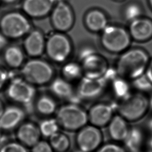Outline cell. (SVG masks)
Returning a JSON list of instances; mask_svg holds the SVG:
<instances>
[{"label":"cell","mask_w":152,"mask_h":152,"mask_svg":"<svg viewBox=\"0 0 152 152\" xmlns=\"http://www.w3.org/2000/svg\"><path fill=\"white\" fill-rule=\"evenodd\" d=\"M42 136L49 137L59 131L60 127L55 118H45L38 125Z\"/></svg>","instance_id":"cell-28"},{"label":"cell","mask_w":152,"mask_h":152,"mask_svg":"<svg viewBox=\"0 0 152 152\" xmlns=\"http://www.w3.org/2000/svg\"><path fill=\"white\" fill-rule=\"evenodd\" d=\"M9 78V75L4 70L0 68V91L5 86Z\"/></svg>","instance_id":"cell-36"},{"label":"cell","mask_w":152,"mask_h":152,"mask_svg":"<svg viewBox=\"0 0 152 152\" xmlns=\"http://www.w3.org/2000/svg\"><path fill=\"white\" fill-rule=\"evenodd\" d=\"M101 128L87 124L77 131L75 142L80 152H95L102 145L103 133Z\"/></svg>","instance_id":"cell-8"},{"label":"cell","mask_w":152,"mask_h":152,"mask_svg":"<svg viewBox=\"0 0 152 152\" xmlns=\"http://www.w3.org/2000/svg\"><path fill=\"white\" fill-rule=\"evenodd\" d=\"M50 91L51 95L56 99L79 104L81 102L69 81L65 79L59 78L53 80L50 86Z\"/></svg>","instance_id":"cell-15"},{"label":"cell","mask_w":152,"mask_h":152,"mask_svg":"<svg viewBox=\"0 0 152 152\" xmlns=\"http://www.w3.org/2000/svg\"><path fill=\"white\" fill-rule=\"evenodd\" d=\"M5 106L4 104L3 103V102L0 99V117L2 115L3 112L4 110Z\"/></svg>","instance_id":"cell-40"},{"label":"cell","mask_w":152,"mask_h":152,"mask_svg":"<svg viewBox=\"0 0 152 152\" xmlns=\"http://www.w3.org/2000/svg\"><path fill=\"white\" fill-rule=\"evenodd\" d=\"M56 99L53 95L47 94L36 97L34 103L37 114L45 118L52 117L55 115L58 108Z\"/></svg>","instance_id":"cell-21"},{"label":"cell","mask_w":152,"mask_h":152,"mask_svg":"<svg viewBox=\"0 0 152 152\" xmlns=\"http://www.w3.org/2000/svg\"><path fill=\"white\" fill-rule=\"evenodd\" d=\"M110 83L112 93L119 101L124 99L131 93V85L127 79L118 76Z\"/></svg>","instance_id":"cell-24"},{"label":"cell","mask_w":152,"mask_h":152,"mask_svg":"<svg viewBox=\"0 0 152 152\" xmlns=\"http://www.w3.org/2000/svg\"><path fill=\"white\" fill-rule=\"evenodd\" d=\"M96 53L95 50L93 48L91 47H86L83 48L81 50L79 54V60L81 61L82 60L86 58V57H88L90 55H92V54Z\"/></svg>","instance_id":"cell-35"},{"label":"cell","mask_w":152,"mask_h":152,"mask_svg":"<svg viewBox=\"0 0 152 152\" xmlns=\"http://www.w3.org/2000/svg\"><path fill=\"white\" fill-rule=\"evenodd\" d=\"M49 142L55 152H67L70 148L69 137L58 131L49 137Z\"/></svg>","instance_id":"cell-26"},{"label":"cell","mask_w":152,"mask_h":152,"mask_svg":"<svg viewBox=\"0 0 152 152\" xmlns=\"http://www.w3.org/2000/svg\"><path fill=\"white\" fill-rule=\"evenodd\" d=\"M118 102H99L89 108L88 113V123L101 128L106 127L116 112Z\"/></svg>","instance_id":"cell-11"},{"label":"cell","mask_w":152,"mask_h":152,"mask_svg":"<svg viewBox=\"0 0 152 152\" xmlns=\"http://www.w3.org/2000/svg\"><path fill=\"white\" fill-rule=\"evenodd\" d=\"M118 74L116 68L108 67L105 72L104 74L103 78L108 83H112L113 81L118 77Z\"/></svg>","instance_id":"cell-34"},{"label":"cell","mask_w":152,"mask_h":152,"mask_svg":"<svg viewBox=\"0 0 152 152\" xmlns=\"http://www.w3.org/2000/svg\"><path fill=\"white\" fill-rule=\"evenodd\" d=\"M6 95L7 99L14 104L23 106L34 103L37 96L34 86L24 79H13L9 83Z\"/></svg>","instance_id":"cell-7"},{"label":"cell","mask_w":152,"mask_h":152,"mask_svg":"<svg viewBox=\"0 0 152 152\" xmlns=\"http://www.w3.org/2000/svg\"><path fill=\"white\" fill-rule=\"evenodd\" d=\"M26 118L25 110L21 106L12 104L5 106L0 117V128L4 132L15 131Z\"/></svg>","instance_id":"cell-12"},{"label":"cell","mask_w":152,"mask_h":152,"mask_svg":"<svg viewBox=\"0 0 152 152\" xmlns=\"http://www.w3.org/2000/svg\"><path fill=\"white\" fill-rule=\"evenodd\" d=\"M7 37L1 32H0V50L4 48L7 45Z\"/></svg>","instance_id":"cell-38"},{"label":"cell","mask_w":152,"mask_h":152,"mask_svg":"<svg viewBox=\"0 0 152 152\" xmlns=\"http://www.w3.org/2000/svg\"><path fill=\"white\" fill-rule=\"evenodd\" d=\"M95 152H127L125 148L117 142L102 144Z\"/></svg>","instance_id":"cell-32"},{"label":"cell","mask_w":152,"mask_h":152,"mask_svg":"<svg viewBox=\"0 0 152 152\" xmlns=\"http://www.w3.org/2000/svg\"><path fill=\"white\" fill-rule=\"evenodd\" d=\"M119 1H121V0H119Z\"/></svg>","instance_id":"cell-49"},{"label":"cell","mask_w":152,"mask_h":152,"mask_svg":"<svg viewBox=\"0 0 152 152\" xmlns=\"http://www.w3.org/2000/svg\"><path fill=\"white\" fill-rule=\"evenodd\" d=\"M149 110L148 97L145 94L137 92L119 101L116 112L128 123H133L143 118Z\"/></svg>","instance_id":"cell-3"},{"label":"cell","mask_w":152,"mask_h":152,"mask_svg":"<svg viewBox=\"0 0 152 152\" xmlns=\"http://www.w3.org/2000/svg\"><path fill=\"white\" fill-rule=\"evenodd\" d=\"M145 133L138 127H130L127 137L123 142L127 152H140L145 144Z\"/></svg>","instance_id":"cell-22"},{"label":"cell","mask_w":152,"mask_h":152,"mask_svg":"<svg viewBox=\"0 0 152 152\" xmlns=\"http://www.w3.org/2000/svg\"><path fill=\"white\" fill-rule=\"evenodd\" d=\"M45 37L39 30L29 32L23 42L26 52L33 57H39L42 54L45 49Z\"/></svg>","instance_id":"cell-19"},{"label":"cell","mask_w":152,"mask_h":152,"mask_svg":"<svg viewBox=\"0 0 152 152\" xmlns=\"http://www.w3.org/2000/svg\"><path fill=\"white\" fill-rule=\"evenodd\" d=\"M18 141L31 148L41 140L42 135L39 126L31 121H24L16 130Z\"/></svg>","instance_id":"cell-16"},{"label":"cell","mask_w":152,"mask_h":152,"mask_svg":"<svg viewBox=\"0 0 152 152\" xmlns=\"http://www.w3.org/2000/svg\"><path fill=\"white\" fill-rule=\"evenodd\" d=\"M143 9L141 5L137 2L128 3L123 11V16L127 21L131 22L142 17Z\"/></svg>","instance_id":"cell-29"},{"label":"cell","mask_w":152,"mask_h":152,"mask_svg":"<svg viewBox=\"0 0 152 152\" xmlns=\"http://www.w3.org/2000/svg\"><path fill=\"white\" fill-rule=\"evenodd\" d=\"M45 51L52 61L62 63L71 54L72 44L69 39L63 34H53L46 42Z\"/></svg>","instance_id":"cell-9"},{"label":"cell","mask_w":152,"mask_h":152,"mask_svg":"<svg viewBox=\"0 0 152 152\" xmlns=\"http://www.w3.org/2000/svg\"><path fill=\"white\" fill-rule=\"evenodd\" d=\"M21 72L23 79L34 86H42L50 83L54 75L51 66L39 59H31L27 62Z\"/></svg>","instance_id":"cell-5"},{"label":"cell","mask_w":152,"mask_h":152,"mask_svg":"<svg viewBox=\"0 0 152 152\" xmlns=\"http://www.w3.org/2000/svg\"><path fill=\"white\" fill-rule=\"evenodd\" d=\"M0 152H30L27 147L16 141H8L0 147Z\"/></svg>","instance_id":"cell-31"},{"label":"cell","mask_w":152,"mask_h":152,"mask_svg":"<svg viewBox=\"0 0 152 152\" xmlns=\"http://www.w3.org/2000/svg\"><path fill=\"white\" fill-rule=\"evenodd\" d=\"M81 61L83 68V76L90 78H99L108 68L106 60L96 52Z\"/></svg>","instance_id":"cell-14"},{"label":"cell","mask_w":152,"mask_h":152,"mask_svg":"<svg viewBox=\"0 0 152 152\" xmlns=\"http://www.w3.org/2000/svg\"><path fill=\"white\" fill-rule=\"evenodd\" d=\"M4 58L10 67L16 68L19 67L23 63L24 54L19 47L13 45L8 47L5 50Z\"/></svg>","instance_id":"cell-25"},{"label":"cell","mask_w":152,"mask_h":152,"mask_svg":"<svg viewBox=\"0 0 152 152\" xmlns=\"http://www.w3.org/2000/svg\"><path fill=\"white\" fill-rule=\"evenodd\" d=\"M143 152V151H141V152Z\"/></svg>","instance_id":"cell-46"},{"label":"cell","mask_w":152,"mask_h":152,"mask_svg":"<svg viewBox=\"0 0 152 152\" xmlns=\"http://www.w3.org/2000/svg\"><path fill=\"white\" fill-rule=\"evenodd\" d=\"M78 152H79V151H78Z\"/></svg>","instance_id":"cell-48"},{"label":"cell","mask_w":152,"mask_h":152,"mask_svg":"<svg viewBox=\"0 0 152 152\" xmlns=\"http://www.w3.org/2000/svg\"><path fill=\"white\" fill-rule=\"evenodd\" d=\"M87 28L94 32H102L108 25L107 17L103 12L97 9L87 12L85 17Z\"/></svg>","instance_id":"cell-23"},{"label":"cell","mask_w":152,"mask_h":152,"mask_svg":"<svg viewBox=\"0 0 152 152\" xmlns=\"http://www.w3.org/2000/svg\"><path fill=\"white\" fill-rule=\"evenodd\" d=\"M145 74L152 83V59L150 61L148 64Z\"/></svg>","instance_id":"cell-37"},{"label":"cell","mask_w":152,"mask_h":152,"mask_svg":"<svg viewBox=\"0 0 152 152\" xmlns=\"http://www.w3.org/2000/svg\"><path fill=\"white\" fill-rule=\"evenodd\" d=\"M54 0H25L23 9L26 15L33 18H41L47 16L52 11Z\"/></svg>","instance_id":"cell-18"},{"label":"cell","mask_w":152,"mask_h":152,"mask_svg":"<svg viewBox=\"0 0 152 152\" xmlns=\"http://www.w3.org/2000/svg\"><path fill=\"white\" fill-rule=\"evenodd\" d=\"M56 4L52 10V23L53 27L58 31H67L74 25V14L65 1Z\"/></svg>","instance_id":"cell-13"},{"label":"cell","mask_w":152,"mask_h":152,"mask_svg":"<svg viewBox=\"0 0 152 152\" xmlns=\"http://www.w3.org/2000/svg\"><path fill=\"white\" fill-rule=\"evenodd\" d=\"M1 1H2L3 2L7 3V4H11L15 2L17 0H0Z\"/></svg>","instance_id":"cell-41"},{"label":"cell","mask_w":152,"mask_h":152,"mask_svg":"<svg viewBox=\"0 0 152 152\" xmlns=\"http://www.w3.org/2000/svg\"><path fill=\"white\" fill-rule=\"evenodd\" d=\"M60 128L77 132L88 124V113L79 104L67 102L59 106L55 115Z\"/></svg>","instance_id":"cell-2"},{"label":"cell","mask_w":152,"mask_h":152,"mask_svg":"<svg viewBox=\"0 0 152 152\" xmlns=\"http://www.w3.org/2000/svg\"><path fill=\"white\" fill-rule=\"evenodd\" d=\"M149 99V105H150V110L152 111V92L150 97H148Z\"/></svg>","instance_id":"cell-42"},{"label":"cell","mask_w":152,"mask_h":152,"mask_svg":"<svg viewBox=\"0 0 152 152\" xmlns=\"http://www.w3.org/2000/svg\"><path fill=\"white\" fill-rule=\"evenodd\" d=\"M107 85L103 77L90 78L83 76L76 90V94L81 102L94 100L103 94Z\"/></svg>","instance_id":"cell-10"},{"label":"cell","mask_w":152,"mask_h":152,"mask_svg":"<svg viewBox=\"0 0 152 152\" xmlns=\"http://www.w3.org/2000/svg\"><path fill=\"white\" fill-rule=\"evenodd\" d=\"M3 133H4V132L0 128V141H1V140L2 139Z\"/></svg>","instance_id":"cell-43"},{"label":"cell","mask_w":152,"mask_h":152,"mask_svg":"<svg viewBox=\"0 0 152 152\" xmlns=\"http://www.w3.org/2000/svg\"><path fill=\"white\" fill-rule=\"evenodd\" d=\"M64 78L70 81L77 80L83 76L82 66L76 62H70L64 66L61 71Z\"/></svg>","instance_id":"cell-27"},{"label":"cell","mask_w":152,"mask_h":152,"mask_svg":"<svg viewBox=\"0 0 152 152\" xmlns=\"http://www.w3.org/2000/svg\"><path fill=\"white\" fill-rule=\"evenodd\" d=\"M54 1H55V3H57L65 1V0H54Z\"/></svg>","instance_id":"cell-45"},{"label":"cell","mask_w":152,"mask_h":152,"mask_svg":"<svg viewBox=\"0 0 152 152\" xmlns=\"http://www.w3.org/2000/svg\"><path fill=\"white\" fill-rule=\"evenodd\" d=\"M148 3H149L150 7L152 9V0H148Z\"/></svg>","instance_id":"cell-44"},{"label":"cell","mask_w":152,"mask_h":152,"mask_svg":"<svg viewBox=\"0 0 152 152\" xmlns=\"http://www.w3.org/2000/svg\"><path fill=\"white\" fill-rule=\"evenodd\" d=\"M131 81V87L135 89L137 92L143 94L152 92V83L145 74H143Z\"/></svg>","instance_id":"cell-30"},{"label":"cell","mask_w":152,"mask_h":152,"mask_svg":"<svg viewBox=\"0 0 152 152\" xmlns=\"http://www.w3.org/2000/svg\"><path fill=\"white\" fill-rule=\"evenodd\" d=\"M107 127L110 139L117 143L124 142L130 128L128 122L118 114L114 115Z\"/></svg>","instance_id":"cell-20"},{"label":"cell","mask_w":152,"mask_h":152,"mask_svg":"<svg viewBox=\"0 0 152 152\" xmlns=\"http://www.w3.org/2000/svg\"><path fill=\"white\" fill-rule=\"evenodd\" d=\"M150 57L143 49H128L122 53L117 62L119 76L132 80L145 74Z\"/></svg>","instance_id":"cell-1"},{"label":"cell","mask_w":152,"mask_h":152,"mask_svg":"<svg viewBox=\"0 0 152 152\" xmlns=\"http://www.w3.org/2000/svg\"><path fill=\"white\" fill-rule=\"evenodd\" d=\"M30 152H55L49 141L40 140L30 148Z\"/></svg>","instance_id":"cell-33"},{"label":"cell","mask_w":152,"mask_h":152,"mask_svg":"<svg viewBox=\"0 0 152 152\" xmlns=\"http://www.w3.org/2000/svg\"><path fill=\"white\" fill-rule=\"evenodd\" d=\"M146 127L150 133L152 134V116L148 119L146 123Z\"/></svg>","instance_id":"cell-39"},{"label":"cell","mask_w":152,"mask_h":152,"mask_svg":"<svg viewBox=\"0 0 152 152\" xmlns=\"http://www.w3.org/2000/svg\"><path fill=\"white\" fill-rule=\"evenodd\" d=\"M101 32L102 45L110 53H123L131 44L132 38L128 30L121 26L108 25Z\"/></svg>","instance_id":"cell-4"},{"label":"cell","mask_w":152,"mask_h":152,"mask_svg":"<svg viewBox=\"0 0 152 152\" xmlns=\"http://www.w3.org/2000/svg\"><path fill=\"white\" fill-rule=\"evenodd\" d=\"M151 142H152V141H151Z\"/></svg>","instance_id":"cell-47"},{"label":"cell","mask_w":152,"mask_h":152,"mask_svg":"<svg viewBox=\"0 0 152 152\" xmlns=\"http://www.w3.org/2000/svg\"><path fill=\"white\" fill-rule=\"evenodd\" d=\"M30 29L27 18L17 12L7 13L0 20V30L7 38L19 39L27 35Z\"/></svg>","instance_id":"cell-6"},{"label":"cell","mask_w":152,"mask_h":152,"mask_svg":"<svg viewBox=\"0 0 152 152\" xmlns=\"http://www.w3.org/2000/svg\"><path fill=\"white\" fill-rule=\"evenodd\" d=\"M130 35L133 40L145 42L152 38V20L147 18L140 17L130 22Z\"/></svg>","instance_id":"cell-17"}]
</instances>
